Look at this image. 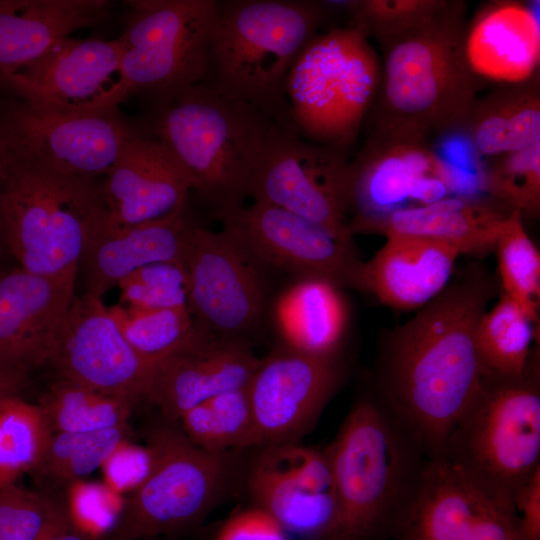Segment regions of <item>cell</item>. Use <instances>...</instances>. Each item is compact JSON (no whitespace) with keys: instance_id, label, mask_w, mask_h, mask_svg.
I'll return each instance as SVG.
<instances>
[{"instance_id":"681fc988","label":"cell","mask_w":540,"mask_h":540,"mask_svg":"<svg viewBox=\"0 0 540 540\" xmlns=\"http://www.w3.org/2000/svg\"><path fill=\"white\" fill-rule=\"evenodd\" d=\"M173 536L171 537H164V539H160V540H174L172 539ZM148 540H158V538H155V539H148Z\"/></svg>"},{"instance_id":"b9f144b4","label":"cell","mask_w":540,"mask_h":540,"mask_svg":"<svg viewBox=\"0 0 540 540\" xmlns=\"http://www.w3.org/2000/svg\"><path fill=\"white\" fill-rule=\"evenodd\" d=\"M213 540H289V535L269 514L250 505L227 518Z\"/></svg>"},{"instance_id":"ffe728a7","label":"cell","mask_w":540,"mask_h":540,"mask_svg":"<svg viewBox=\"0 0 540 540\" xmlns=\"http://www.w3.org/2000/svg\"><path fill=\"white\" fill-rule=\"evenodd\" d=\"M75 280L0 269V357L29 369L49 362L75 297Z\"/></svg>"},{"instance_id":"6da1fadb","label":"cell","mask_w":540,"mask_h":540,"mask_svg":"<svg viewBox=\"0 0 540 540\" xmlns=\"http://www.w3.org/2000/svg\"><path fill=\"white\" fill-rule=\"evenodd\" d=\"M495 292L492 277L471 266L382 343L373 389L433 459L481 386L476 330Z\"/></svg>"},{"instance_id":"f546056e","label":"cell","mask_w":540,"mask_h":540,"mask_svg":"<svg viewBox=\"0 0 540 540\" xmlns=\"http://www.w3.org/2000/svg\"><path fill=\"white\" fill-rule=\"evenodd\" d=\"M278 314L284 343L316 354L339 350L346 308L333 284L318 279L297 281L282 297Z\"/></svg>"},{"instance_id":"2e32d148","label":"cell","mask_w":540,"mask_h":540,"mask_svg":"<svg viewBox=\"0 0 540 540\" xmlns=\"http://www.w3.org/2000/svg\"><path fill=\"white\" fill-rule=\"evenodd\" d=\"M49 363L60 378L134 402L149 399L158 371L126 341L101 298L86 293L75 295Z\"/></svg>"},{"instance_id":"60d3db41","label":"cell","mask_w":540,"mask_h":540,"mask_svg":"<svg viewBox=\"0 0 540 540\" xmlns=\"http://www.w3.org/2000/svg\"><path fill=\"white\" fill-rule=\"evenodd\" d=\"M117 285L122 304L147 309L188 306L187 273L179 264L157 262L143 266Z\"/></svg>"},{"instance_id":"ba28073f","label":"cell","mask_w":540,"mask_h":540,"mask_svg":"<svg viewBox=\"0 0 540 540\" xmlns=\"http://www.w3.org/2000/svg\"><path fill=\"white\" fill-rule=\"evenodd\" d=\"M145 450L147 470L106 533L113 540L190 532L224 501L237 479L235 451H205L171 421L149 430Z\"/></svg>"},{"instance_id":"816d5d0a","label":"cell","mask_w":540,"mask_h":540,"mask_svg":"<svg viewBox=\"0 0 540 540\" xmlns=\"http://www.w3.org/2000/svg\"><path fill=\"white\" fill-rule=\"evenodd\" d=\"M400 540H402V539H400Z\"/></svg>"},{"instance_id":"1f68e13d","label":"cell","mask_w":540,"mask_h":540,"mask_svg":"<svg viewBox=\"0 0 540 540\" xmlns=\"http://www.w3.org/2000/svg\"><path fill=\"white\" fill-rule=\"evenodd\" d=\"M107 308L130 346L157 368L183 350L201 328L188 306L147 309L119 303Z\"/></svg>"},{"instance_id":"44dd1931","label":"cell","mask_w":540,"mask_h":540,"mask_svg":"<svg viewBox=\"0 0 540 540\" xmlns=\"http://www.w3.org/2000/svg\"><path fill=\"white\" fill-rule=\"evenodd\" d=\"M349 222L410 206L416 181L427 175L460 177L463 171L428 142L368 135L349 162Z\"/></svg>"},{"instance_id":"e575fe53","label":"cell","mask_w":540,"mask_h":540,"mask_svg":"<svg viewBox=\"0 0 540 540\" xmlns=\"http://www.w3.org/2000/svg\"><path fill=\"white\" fill-rule=\"evenodd\" d=\"M52 433L39 405L19 395L0 400V488L37 468Z\"/></svg>"},{"instance_id":"d6a6232c","label":"cell","mask_w":540,"mask_h":540,"mask_svg":"<svg viewBox=\"0 0 540 540\" xmlns=\"http://www.w3.org/2000/svg\"><path fill=\"white\" fill-rule=\"evenodd\" d=\"M178 422L191 442L211 453L257 448L246 388L212 397L185 412Z\"/></svg>"},{"instance_id":"7bdbcfd3","label":"cell","mask_w":540,"mask_h":540,"mask_svg":"<svg viewBox=\"0 0 540 540\" xmlns=\"http://www.w3.org/2000/svg\"><path fill=\"white\" fill-rule=\"evenodd\" d=\"M463 540H524L516 511L495 503L476 516Z\"/></svg>"},{"instance_id":"7dc6e473","label":"cell","mask_w":540,"mask_h":540,"mask_svg":"<svg viewBox=\"0 0 540 540\" xmlns=\"http://www.w3.org/2000/svg\"><path fill=\"white\" fill-rule=\"evenodd\" d=\"M10 252L9 244H8V237H7V228H6V222H5V216L3 211V206L0 198V269L1 267V261L6 256V254Z\"/></svg>"},{"instance_id":"ab89813d","label":"cell","mask_w":540,"mask_h":540,"mask_svg":"<svg viewBox=\"0 0 540 540\" xmlns=\"http://www.w3.org/2000/svg\"><path fill=\"white\" fill-rule=\"evenodd\" d=\"M482 186L497 202L512 211L536 217L540 212V142L493 157L483 174Z\"/></svg>"},{"instance_id":"ee69618b","label":"cell","mask_w":540,"mask_h":540,"mask_svg":"<svg viewBox=\"0 0 540 540\" xmlns=\"http://www.w3.org/2000/svg\"><path fill=\"white\" fill-rule=\"evenodd\" d=\"M515 508L524 540H540V470L518 493Z\"/></svg>"},{"instance_id":"52a82bcc","label":"cell","mask_w":540,"mask_h":540,"mask_svg":"<svg viewBox=\"0 0 540 540\" xmlns=\"http://www.w3.org/2000/svg\"><path fill=\"white\" fill-rule=\"evenodd\" d=\"M0 198L10 252L19 266L76 279L90 234L106 223L101 183L44 166L7 144Z\"/></svg>"},{"instance_id":"4fadbf2b","label":"cell","mask_w":540,"mask_h":540,"mask_svg":"<svg viewBox=\"0 0 540 540\" xmlns=\"http://www.w3.org/2000/svg\"><path fill=\"white\" fill-rule=\"evenodd\" d=\"M0 130L10 148L76 177L106 175L137 132L116 107L62 111L25 102L5 109Z\"/></svg>"},{"instance_id":"c3c4849f","label":"cell","mask_w":540,"mask_h":540,"mask_svg":"<svg viewBox=\"0 0 540 540\" xmlns=\"http://www.w3.org/2000/svg\"><path fill=\"white\" fill-rule=\"evenodd\" d=\"M6 150H7V142L0 130V162Z\"/></svg>"},{"instance_id":"f1b7e54d","label":"cell","mask_w":540,"mask_h":540,"mask_svg":"<svg viewBox=\"0 0 540 540\" xmlns=\"http://www.w3.org/2000/svg\"><path fill=\"white\" fill-rule=\"evenodd\" d=\"M493 503L439 458L427 478L402 540H463L476 516Z\"/></svg>"},{"instance_id":"f6af8a7d","label":"cell","mask_w":540,"mask_h":540,"mask_svg":"<svg viewBox=\"0 0 540 540\" xmlns=\"http://www.w3.org/2000/svg\"><path fill=\"white\" fill-rule=\"evenodd\" d=\"M28 369L0 357V400L19 395L27 383Z\"/></svg>"},{"instance_id":"4316f807","label":"cell","mask_w":540,"mask_h":540,"mask_svg":"<svg viewBox=\"0 0 540 540\" xmlns=\"http://www.w3.org/2000/svg\"><path fill=\"white\" fill-rule=\"evenodd\" d=\"M244 476L251 505L269 514L300 540H340L334 492L316 491L268 457L261 448Z\"/></svg>"},{"instance_id":"5bb4252c","label":"cell","mask_w":540,"mask_h":540,"mask_svg":"<svg viewBox=\"0 0 540 540\" xmlns=\"http://www.w3.org/2000/svg\"><path fill=\"white\" fill-rule=\"evenodd\" d=\"M345 369L339 350L316 354L287 343L260 359L246 387L257 447L300 443L340 388Z\"/></svg>"},{"instance_id":"83f0119b","label":"cell","mask_w":540,"mask_h":540,"mask_svg":"<svg viewBox=\"0 0 540 540\" xmlns=\"http://www.w3.org/2000/svg\"><path fill=\"white\" fill-rule=\"evenodd\" d=\"M461 128L479 155L492 158L539 143V78L476 98Z\"/></svg>"},{"instance_id":"f907efd6","label":"cell","mask_w":540,"mask_h":540,"mask_svg":"<svg viewBox=\"0 0 540 540\" xmlns=\"http://www.w3.org/2000/svg\"><path fill=\"white\" fill-rule=\"evenodd\" d=\"M104 540H113L112 538H110L107 534L104 535Z\"/></svg>"},{"instance_id":"836d02e7","label":"cell","mask_w":540,"mask_h":540,"mask_svg":"<svg viewBox=\"0 0 540 540\" xmlns=\"http://www.w3.org/2000/svg\"><path fill=\"white\" fill-rule=\"evenodd\" d=\"M135 402L60 378L40 399L52 432H92L127 425Z\"/></svg>"},{"instance_id":"603a6c76","label":"cell","mask_w":540,"mask_h":540,"mask_svg":"<svg viewBox=\"0 0 540 540\" xmlns=\"http://www.w3.org/2000/svg\"><path fill=\"white\" fill-rule=\"evenodd\" d=\"M463 46L467 64L481 84L517 85L539 78L540 26L529 4H483L466 24Z\"/></svg>"},{"instance_id":"f35d334b","label":"cell","mask_w":540,"mask_h":540,"mask_svg":"<svg viewBox=\"0 0 540 540\" xmlns=\"http://www.w3.org/2000/svg\"><path fill=\"white\" fill-rule=\"evenodd\" d=\"M453 0H352L343 1L349 26L372 37L384 48L435 20Z\"/></svg>"},{"instance_id":"d4e9b609","label":"cell","mask_w":540,"mask_h":540,"mask_svg":"<svg viewBox=\"0 0 540 540\" xmlns=\"http://www.w3.org/2000/svg\"><path fill=\"white\" fill-rule=\"evenodd\" d=\"M460 255L440 241L388 235L373 257L362 262L358 286L392 309L418 310L448 285Z\"/></svg>"},{"instance_id":"9c48e42d","label":"cell","mask_w":540,"mask_h":540,"mask_svg":"<svg viewBox=\"0 0 540 540\" xmlns=\"http://www.w3.org/2000/svg\"><path fill=\"white\" fill-rule=\"evenodd\" d=\"M381 66L368 38L347 26L316 34L286 83L289 118L302 137L347 151L372 107Z\"/></svg>"},{"instance_id":"277c9868","label":"cell","mask_w":540,"mask_h":540,"mask_svg":"<svg viewBox=\"0 0 540 540\" xmlns=\"http://www.w3.org/2000/svg\"><path fill=\"white\" fill-rule=\"evenodd\" d=\"M332 10L329 1L216 0L201 82L292 127L288 75Z\"/></svg>"},{"instance_id":"4dcf8cb0","label":"cell","mask_w":540,"mask_h":540,"mask_svg":"<svg viewBox=\"0 0 540 540\" xmlns=\"http://www.w3.org/2000/svg\"><path fill=\"white\" fill-rule=\"evenodd\" d=\"M535 322L507 295L481 317L476 346L485 374L500 378L521 376L538 353L532 348Z\"/></svg>"},{"instance_id":"8fae6325","label":"cell","mask_w":540,"mask_h":540,"mask_svg":"<svg viewBox=\"0 0 540 540\" xmlns=\"http://www.w3.org/2000/svg\"><path fill=\"white\" fill-rule=\"evenodd\" d=\"M346 151L310 141L292 127L274 123L251 175L248 196L352 241Z\"/></svg>"},{"instance_id":"bcb514c9","label":"cell","mask_w":540,"mask_h":540,"mask_svg":"<svg viewBox=\"0 0 540 540\" xmlns=\"http://www.w3.org/2000/svg\"><path fill=\"white\" fill-rule=\"evenodd\" d=\"M45 540H104V535H96L74 525L70 529L57 533Z\"/></svg>"},{"instance_id":"8992f818","label":"cell","mask_w":540,"mask_h":540,"mask_svg":"<svg viewBox=\"0 0 540 540\" xmlns=\"http://www.w3.org/2000/svg\"><path fill=\"white\" fill-rule=\"evenodd\" d=\"M487 500L514 510L540 470L538 353L519 377L485 374L437 457Z\"/></svg>"},{"instance_id":"9a60e30c","label":"cell","mask_w":540,"mask_h":540,"mask_svg":"<svg viewBox=\"0 0 540 540\" xmlns=\"http://www.w3.org/2000/svg\"><path fill=\"white\" fill-rule=\"evenodd\" d=\"M231 232L266 267L297 279H318L359 288L362 261L353 241L284 209L253 202L218 215Z\"/></svg>"},{"instance_id":"3957f363","label":"cell","mask_w":540,"mask_h":540,"mask_svg":"<svg viewBox=\"0 0 540 540\" xmlns=\"http://www.w3.org/2000/svg\"><path fill=\"white\" fill-rule=\"evenodd\" d=\"M465 3L386 45L369 134L428 142L462 127L480 82L464 54ZM366 117V118H367Z\"/></svg>"},{"instance_id":"7a4b0ae2","label":"cell","mask_w":540,"mask_h":540,"mask_svg":"<svg viewBox=\"0 0 540 540\" xmlns=\"http://www.w3.org/2000/svg\"><path fill=\"white\" fill-rule=\"evenodd\" d=\"M323 450L340 540L402 534L433 460L414 430L373 389L355 400Z\"/></svg>"},{"instance_id":"30bf717a","label":"cell","mask_w":540,"mask_h":540,"mask_svg":"<svg viewBox=\"0 0 540 540\" xmlns=\"http://www.w3.org/2000/svg\"><path fill=\"white\" fill-rule=\"evenodd\" d=\"M121 46L125 97L165 99L203 81L216 0H133Z\"/></svg>"},{"instance_id":"74e56055","label":"cell","mask_w":540,"mask_h":540,"mask_svg":"<svg viewBox=\"0 0 540 540\" xmlns=\"http://www.w3.org/2000/svg\"><path fill=\"white\" fill-rule=\"evenodd\" d=\"M74 525L62 501L16 484L0 488V540H45Z\"/></svg>"},{"instance_id":"8d00e7d4","label":"cell","mask_w":540,"mask_h":540,"mask_svg":"<svg viewBox=\"0 0 540 540\" xmlns=\"http://www.w3.org/2000/svg\"><path fill=\"white\" fill-rule=\"evenodd\" d=\"M126 434L127 425L92 432H53L36 469L57 481L75 482L105 463Z\"/></svg>"},{"instance_id":"7c38bea8","label":"cell","mask_w":540,"mask_h":540,"mask_svg":"<svg viewBox=\"0 0 540 540\" xmlns=\"http://www.w3.org/2000/svg\"><path fill=\"white\" fill-rule=\"evenodd\" d=\"M185 269L188 307L200 326L217 336L246 339L260 324L269 268L231 232L196 225Z\"/></svg>"},{"instance_id":"d6986e66","label":"cell","mask_w":540,"mask_h":540,"mask_svg":"<svg viewBox=\"0 0 540 540\" xmlns=\"http://www.w3.org/2000/svg\"><path fill=\"white\" fill-rule=\"evenodd\" d=\"M260 358L243 338L214 335L201 326L195 338L158 368L149 399L165 419L219 394L247 387Z\"/></svg>"},{"instance_id":"d590c367","label":"cell","mask_w":540,"mask_h":540,"mask_svg":"<svg viewBox=\"0 0 540 540\" xmlns=\"http://www.w3.org/2000/svg\"><path fill=\"white\" fill-rule=\"evenodd\" d=\"M494 251L502 293L536 323L540 304V254L519 212L512 211L506 218Z\"/></svg>"},{"instance_id":"5b68a950","label":"cell","mask_w":540,"mask_h":540,"mask_svg":"<svg viewBox=\"0 0 540 540\" xmlns=\"http://www.w3.org/2000/svg\"><path fill=\"white\" fill-rule=\"evenodd\" d=\"M151 131L217 215L243 206L274 121L199 82L159 101Z\"/></svg>"},{"instance_id":"cb8c5ba5","label":"cell","mask_w":540,"mask_h":540,"mask_svg":"<svg viewBox=\"0 0 540 540\" xmlns=\"http://www.w3.org/2000/svg\"><path fill=\"white\" fill-rule=\"evenodd\" d=\"M512 212L495 201L451 195L431 204L410 206L380 216L349 222L357 233L410 235L440 241L461 255L481 257L495 250L501 228Z\"/></svg>"},{"instance_id":"484cf974","label":"cell","mask_w":540,"mask_h":540,"mask_svg":"<svg viewBox=\"0 0 540 540\" xmlns=\"http://www.w3.org/2000/svg\"><path fill=\"white\" fill-rule=\"evenodd\" d=\"M109 5L107 0L0 1V79L74 31L100 23Z\"/></svg>"},{"instance_id":"ac0fdd59","label":"cell","mask_w":540,"mask_h":540,"mask_svg":"<svg viewBox=\"0 0 540 540\" xmlns=\"http://www.w3.org/2000/svg\"><path fill=\"white\" fill-rule=\"evenodd\" d=\"M191 189L190 178L170 151L139 132L101 183L105 226L123 228L168 217L185 208Z\"/></svg>"},{"instance_id":"e0dca14e","label":"cell","mask_w":540,"mask_h":540,"mask_svg":"<svg viewBox=\"0 0 540 540\" xmlns=\"http://www.w3.org/2000/svg\"><path fill=\"white\" fill-rule=\"evenodd\" d=\"M121 46L113 41L64 38L35 61L0 79L22 102L62 111L117 107Z\"/></svg>"},{"instance_id":"7402d4cb","label":"cell","mask_w":540,"mask_h":540,"mask_svg":"<svg viewBox=\"0 0 540 540\" xmlns=\"http://www.w3.org/2000/svg\"><path fill=\"white\" fill-rule=\"evenodd\" d=\"M196 225L183 208L168 217L134 226H99L90 234L79 263L84 293L101 298L132 272L152 263L185 267Z\"/></svg>"}]
</instances>
